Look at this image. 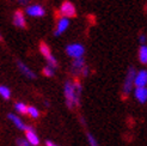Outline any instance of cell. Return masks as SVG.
I'll list each match as a JSON object with an SVG mask.
<instances>
[{
	"instance_id": "8fae6325",
	"label": "cell",
	"mask_w": 147,
	"mask_h": 146,
	"mask_svg": "<svg viewBox=\"0 0 147 146\" xmlns=\"http://www.w3.org/2000/svg\"><path fill=\"white\" fill-rule=\"evenodd\" d=\"M17 65H18V68L22 71V73H23L24 76H26L28 78H30V79H36V78H37V76H36L25 64H23L22 61H17Z\"/></svg>"
},
{
	"instance_id": "484cf974",
	"label": "cell",
	"mask_w": 147,
	"mask_h": 146,
	"mask_svg": "<svg viewBox=\"0 0 147 146\" xmlns=\"http://www.w3.org/2000/svg\"><path fill=\"white\" fill-rule=\"evenodd\" d=\"M0 41H3V36H1V34H0Z\"/></svg>"
},
{
	"instance_id": "e0dca14e",
	"label": "cell",
	"mask_w": 147,
	"mask_h": 146,
	"mask_svg": "<svg viewBox=\"0 0 147 146\" xmlns=\"http://www.w3.org/2000/svg\"><path fill=\"white\" fill-rule=\"evenodd\" d=\"M0 96H3L4 99H10L11 97V90L9 87L0 85Z\"/></svg>"
},
{
	"instance_id": "52a82bcc",
	"label": "cell",
	"mask_w": 147,
	"mask_h": 146,
	"mask_svg": "<svg viewBox=\"0 0 147 146\" xmlns=\"http://www.w3.org/2000/svg\"><path fill=\"white\" fill-rule=\"evenodd\" d=\"M12 22H13V25L20 28V29H25L26 28V20H25V14L22 10H16L13 13V17H12Z\"/></svg>"
},
{
	"instance_id": "5b68a950",
	"label": "cell",
	"mask_w": 147,
	"mask_h": 146,
	"mask_svg": "<svg viewBox=\"0 0 147 146\" xmlns=\"http://www.w3.org/2000/svg\"><path fill=\"white\" fill-rule=\"evenodd\" d=\"M135 76H136L135 68L133 66H130L128 68V71H127V77H126V80H124V85H123V92H124V95H128L131 91V89H133Z\"/></svg>"
},
{
	"instance_id": "4fadbf2b",
	"label": "cell",
	"mask_w": 147,
	"mask_h": 146,
	"mask_svg": "<svg viewBox=\"0 0 147 146\" xmlns=\"http://www.w3.org/2000/svg\"><path fill=\"white\" fill-rule=\"evenodd\" d=\"M85 67V61L83 57H79V59H74L72 64V71L74 73H82V70Z\"/></svg>"
},
{
	"instance_id": "ba28073f",
	"label": "cell",
	"mask_w": 147,
	"mask_h": 146,
	"mask_svg": "<svg viewBox=\"0 0 147 146\" xmlns=\"http://www.w3.org/2000/svg\"><path fill=\"white\" fill-rule=\"evenodd\" d=\"M24 130H25V137H26V140L29 141V144L31 146H38L40 145V138L35 133L34 128L30 126H26Z\"/></svg>"
},
{
	"instance_id": "ac0fdd59",
	"label": "cell",
	"mask_w": 147,
	"mask_h": 146,
	"mask_svg": "<svg viewBox=\"0 0 147 146\" xmlns=\"http://www.w3.org/2000/svg\"><path fill=\"white\" fill-rule=\"evenodd\" d=\"M28 114L30 115V118L32 119H37L38 116H40V112H38V109H36L35 107H28Z\"/></svg>"
},
{
	"instance_id": "30bf717a",
	"label": "cell",
	"mask_w": 147,
	"mask_h": 146,
	"mask_svg": "<svg viewBox=\"0 0 147 146\" xmlns=\"http://www.w3.org/2000/svg\"><path fill=\"white\" fill-rule=\"evenodd\" d=\"M134 85L136 87H145L147 85V71L141 70L138 73L134 79Z\"/></svg>"
},
{
	"instance_id": "3957f363",
	"label": "cell",
	"mask_w": 147,
	"mask_h": 146,
	"mask_svg": "<svg viewBox=\"0 0 147 146\" xmlns=\"http://www.w3.org/2000/svg\"><path fill=\"white\" fill-rule=\"evenodd\" d=\"M60 14L61 17H66V18H74L77 16V9L73 3L68 1V0H65L60 6Z\"/></svg>"
},
{
	"instance_id": "7402d4cb",
	"label": "cell",
	"mask_w": 147,
	"mask_h": 146,
	"mask_svg": "<svg viewBox=\"0 0 147 146\" xmlns=\"http://www.w3.org/2000/svg\"><path fill=\"white\" fill-rule=\"evenodd\" d=\"M17 1H18V4H19L20 6H24V7H26L28 5H30L31 0H17Z\"/></svg>"
},
{
	"instance_id": "277c9868",
	"label": "cell",
	"mask_w": 147,
	"mask_h": 146,
	"mask_svg": "<svg viewBox=\"0 0 147 146\" xmlns=\"http://www.w3.org/2000/svg\"><path fill=\"white\" fill-rule=\"evenodd\" d=\"M66 53L73 59H79V57H83V55L85 54V48L80 43H72V45H68L66 47Z\"/></svg>"
},
{
	"instance_id": "6da1fadb",
	"label": "cell",
	"mask_w": 147,
	"mask_h": 146,
	"mask_svg": "<svg viewBox=\"0 0 147 146\" xmlns=\"http://www.w3.org/2000/svg\"><path fill=\"white\" fill-rule=\"evenodd\" d=\"M65 98H66V104H67L69 109H72L74 105H79L80 95L76 91L74 85L71 82H66L65 84Z\"/></svg>"
},
{
	"instance_id": "8992f818",
	"label": "cell",
	"mask_w": 147,
	"mask_h": 146,
	"mask_svg": "<svg viewBox=\"0 0 147 146\" xmlns=\"http://www.w3.org/2000/svg\"><path fill=\"white\" fill-rule=\"evenodd\" d=\"M25 13L30 17H45L46 10L42 5L34 4V5H28L25 7Z\"/></svg>"
},
{
	"instance_id": "d4e9b609",
	"label": "cell",
	"mask_w": 147,
	"mask_h": 146,
	"mask_svg": "<svg viewBox=\"0 0 147 146\" xmlns=\"http://www.w3.org/2000/svg\"><path fill=\"white\" fill-rule=\"evenodd\" d=\"M46 145H47V146H57V145H55L53 141H49V140L46 141Z\"/></svg>"
},
{
	"instance_id": "9c48e42d",
	"label": "cell",
	"mask_w": 147,
	"mask_h": 146,
	"mask_svg": "<svg viewBox=\"0 0 147 146\" xmlns=\"http://www.w3.org/2000/svg\"><path fill=\"white\" fill-rule=\"evenodd\" d=\"M69 26V19L66 18V17H60L57 19V23H56V28H55V31H54V36H60L62 32H65L67 30V28Z\"/></svg>"
},
{
	"instance_id": "7c38bea8",
	"label": "cell",
	"mask_w": 147,
	"mask_h": 146,
	"mask_svg": "<svg viewBox=\"0 0 147 146\" xmlns=\"http://www.w3.org/2000/svg\"><path fill=\"white\" fill-rule=\"evenodd\" d=\"M135 98L140 103H146L147 102V87H136L135 90Z\"/></svg>"
},
{
	"instance_id": "9a60e30c",
	"label": "cell",
	"mask_w": 147,
	"mask_h": 146,
	"mask_svg": "<svg viewBox=\"0 0 147 146\" xmlns=\"http://www.w3.org/2000/svg\"><path fill=\"white\" fill-rule=\"evenodd\" d=\"M139 60L144 65L147 64V46L146 45H142L140 49H139Z\"/></svg>"
},
{
	"instance_id": "7a4b0ae2",
	"label": "cell",
	"mask_w": 147,
	"mask_h": 146,
	"mask_svg": "<svg viewBox=\"0 0 147 146\" xmlns=\"http://www.w3.org/2000/svg\"><path fill=\"white\" fill-rule=\"evenodd\" d=\"M40 52H41V54L43 56H45V59L48 61L50 67H53V68H56L57 67V61H56V59L54 57V55L51 54L50 47L47 45L46 42H43V41L40 42Z\"/></svg>"
},
{
	"instance_id": "d6986e66",
	"label": "cell",
	"mask_w": 147,
	"mask_h": 146,
	"mask_svg": "<svg viewBox=\"0 0 147 146\" xmlns=\"http://www.w3.org/2000/svg\"><path fill=\"white\" fill-rule=\"evenodd\" d=\"M42 73H43V76H46V77H53L54 76V68L50 67V66H47V67L43 68Z\"/></svg>"
},
{
	"instance_id": "2e32d148",
	"label": "cell",
	"mask_w": 147,
	"mask_h": 146,
	"mask_svg": "<svg viewBox=\"0 0 147 146\" xmlns=\"http://www.w3.org/2000/svg\"><path fill=\"white\" fill-rule=\"evenodd\" d=\"M14 109L22 115H25L28 114V105L24 104V103H20V102H18V103L14 104Z\"/></svg>"
},
{
	"instance_id": "603a6c76",
	"label": "cell",
	"mask_w": 147,
	"mask_h": 146,
	"mask_svg": "<svg viewBox=\"0 0 147 146\" xmlns=\"http://www.w3.org/2000/svg\"><path fill=\"white\" fill-rule=\"evenodd\" d=\"M139 41H140V42L142 43V45H145L146 41H147V37H146L145 35H140V37H139Z\"/></svg>"
},
{
	"instance_id": "cb8c5ba5",
	"label": "cell",
	"mask_w": 147,
	"mask_h": 146,
	"mask_svg": "<svg viewBox=\"0 0 147 146\" xmlns=\"http://www.w3.org/2000/svg\"><path fill=\"white\" fill-rule=\"evenodd\" d=\"M82 73H83V76H84V77H87V76H89V68L85 66V67L82 70Z\"/></svg>"
},
{
	"instance_id": "ffe728a7",
	"label": "cell",
	"mask_w": 147,
	"mask_h": 146,
	"mask_svg": "<svg viewBox=\"0 0 147 146\" xmlns=\"http://www.w3.org/2000/svg\"><path fill=\"white\" fill-rule=\"evenodd\" d=\"M87 140H89V144H90V146H99L98 145V143H97V140L94 139V137L92 135V134H87Z\"/></svg>"
},
{
	"instance_id": "5bb4252c",
	"label": "cell",
	"mask_w": 147,
	"mask_h": 146,
	"mask_svg": "<svg viewBox=\"0 0 147 146\" xmlns=\"http://www.w3.org/2000/svg\"><path fill=\"white\" fill-rule=\"evenodd\" d=\"M7 116H9V119L14 123V125H16V127L17 128H19V129H25V125H24V122L23 121H22V119H19L18 118V116H16V115H14V114H9V115H7Z\"/></svg>"
},
{
	"instance_id": "44dd1931",
	"label": "cell",
	"mask_w": 147,
	"mask_h": 146,
	"mask_svg": "<svg viewBox=\"0 0 147 146\" xmlns=\"http://www.w3.org/2000/svg\"><path fill=\"white\" fill-rule=\"evenodd\" d=\"M16 143H17V146H31L29 144V141L26 139H23V138H18Z\"/></svg>"
}]
</instances>
